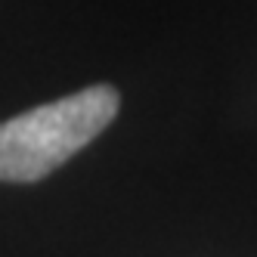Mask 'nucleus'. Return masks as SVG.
Listing matches in <instances>:
<instances>
[{
  "mask_svg": "<svg viewBox=\"0 0 257 257\" xmlns=\"http://www.w3.org/2000/svg\"><path fill=\"white\" fill-rule=\"evenodd\" d=\"M121 96L93 84L71 96L44 102L0 124V180L38 183L96 140L118 115Z\"/></svg>",
  "mask_w": 257,
  "mask_h": 257,
  "instance_id": "f257e3e1",
  "label": "nucleus"
}]
</instances>
